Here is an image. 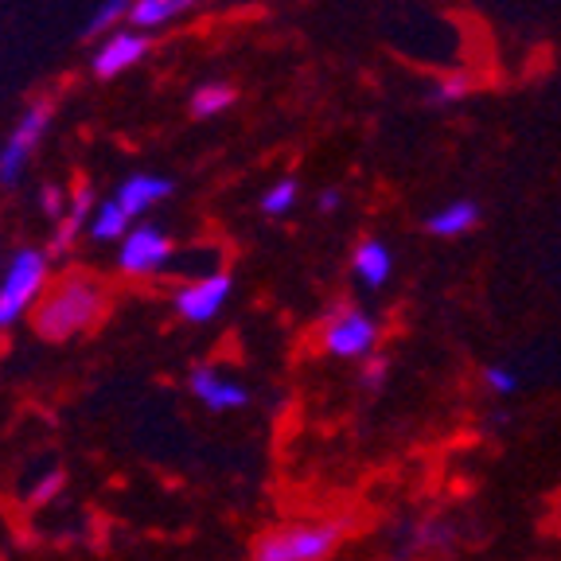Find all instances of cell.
<instances>
[{
  "label": "cell",
  "mask_w": 561,
  "mask_h": 561,
  "mask_svg": "<svg viewBox=\"0 0 561 561\" xmlns=\"http://www.w3.org/2000/svg\"><path fill=\"white\" fill-rule=\"evenodd\" d=\"M105 312H110V285L90 270H62L51 277L27 324L39 340L67 343L75 335L94 332Z\"/></svg>",
  "instance_id": "obj_1"
},
{
  "label": "cell",
  "mask_w": 561,
  "mask_h": 561,
  "mask_svg": "<svg viewBox=\"0 0 561 561\" xmlns=\"http://www.w3.org/2000/svg\"><path fill=\"white\" fill-rule=\"evenodd\" d=\"M51 250L39 245H16L0 265V332L32 320L47 285H51Z\"/></svg>",
  "instance_id": "obj_2"
},
{
  "label": "cell",
  "mask_w": 561,
  "mask_h": 561,
  "mask_svg": "<svg viewBox=\"0 0 561 561\" xmlns=\"http://www.w3.org/2000/svg\"><path fill=\"white\" fill-rule=\"evenodd\" d=\"M343 542V523L305 518V523L270 526L254 542V561H332Z\"/></svg>",
  "instance_id": "obj_3"
},
{
  "label": "cell",
  "mask_w": 561,
  "mask_h": 561,
  "mask_svg": "<svg viewBox=\"0 0 561 561\" xmlns=\"http://www.w3.org/2000/svg\"><path fill=\"white\" fill-rule=\"evenodd\" d=\"M378 340H382V328L378 320L359 305H340L324 316L320 324V347L343 363H367L378 355Z\"/></svg>",
  "instance_id": "obj_4"
},
{
  "label": "cell",
  "mask_w": 561,
  "mask_h": 561,
  "mask_svg": "<svg viewBox=\"0 0 561 561\" xmlns=\"http://www.w3.org/2000/svg\"><path fill=\"white\" fill-rule=\"evenodd\" d=\"M117 273L125 280H152L164 277L175 262V242L157 222H133L129 234L117 242Z\"/></svg>",
  "instance_id": "obj_5"
},
{
  "label": "cell",
  "mask_w": 561,
  "mask_h": 561,
  "mask_svg": "<svg viewBox=\"0 0 561 561\" xmlns=\"http://www.w3.org/2000/svg\"><path fill=\"white\" fill-rule=\"evenodd\" d=\"M47 125H51V102L47 98L27 105L24 114H20V122L12 125V133L0 145V187L4 192H12L24 180L35 149H39V140L47 137Z\"/></svg>",
  "instance_id": "obj_6"
},
{
  "label": "cell",
  "mask_w": 561,
  "mask_h": 561,
  "mask_svg": "<svg viewBox=\"0 0 561 561\" xmlns=\"http://www.w3.org/2000/svg\"><path fill=\"white\" fill-rule=\"evenodd\" d=\"M230 293H234V280L227 270H207L195 273L192 280L175 285L172 308L184 324H215L230 305Z\"/></svg>",
  "instance_id": "obj_7"
},
{
  "label": "cell",
  "mask_w": 561,
  "mask_h": 561,
  "mask_svg": "<svg viewBox=\"0 0 561 561\" xmlns=\"http://www.w3.org/2000/svg\"><path fill=\"white\" fill-rule=\"evenodd\" d=\"M145 55H149V35L125 24L105 35V39H98L94 55H90V70H94L98 79H117V75L137 67Z\"/></svg>",
  "instance_id": "obj_8"
},
{
  "label": "cell",
  "mask_w": 561,
  "mask_h": 561,
  "mask_svg": "<svg viewBox=\"0 0 561 561\" xmlns=\"http://www.w3.org/2000/svg\"><path fill=\"white\" fill-rule=\"evenodd\" d=\"M187 390L195 394V402L207 405L215 413H234L250 405V390H245L238 378L222 375L219 367H210V363H199L187 378Z\"/></svg>",
  "instance_id": "obj_9"
},
{
  "label": "cell",
  "mask_w": 561,
  "mask_h": 561,
  "mask_svg": "<svg viewBox=\"0 0 561 561\" xmlns=\"http://www.w3.org/2000/svg\"><path fill=\"white\" fill-rule=\"evenodd\" d=\"M98 203H102V199H98L94 187H90L87 180L70 187L67 215H62V219L55 222V230H51V254H67V250H75V242H79V238L90 230V219H94Z\"/></svg>",
  "instance_id": "obj_10"
},
{
  "label": "cell",
  "mask_w": 561,
  "mask_h": 561,
  "mask_svg": "<svg viewBox=\"0 0 561 561\" xmlns=\"http://www.w3.org/2000/svg\"><path fill=\"white\" fill-rule=\"evenodd\" d=\"M168 195H172V180H168V175L133 172V175H125L122 184H117L114 199H117V207H122L125 215L137 222L140 215H149L152 207H160Z\"/></svg>",
  "instance_id": "obj_11"
},
{
  "label": "cell",
  "mask_w": 561,
  "mask_h": 561,
  "mask_svg": "<svg viewBox=\"0 0 561 561\" xmlns=\"http://www.w3.org/2000/svg\"><path fill=\"white\" fill-rule=\"evenodd\" d=\"M351 273L359 280L363 289H386L390 277H394V254H390V245L382 238H363L355 245V254H351Z\"/></svg>",
  "instance_id": "obj_12"
},
{
  "label": "cell",
  "mask_w": 561,
  "mask_h": 561,
  "mask_svg": "<svg viewBox=\"0 0 561 561\" xmlns=\"http://www.w3.org/2000/svg\"><path fill=\"white\" fill-rule=\"evenodd\" d=\"M195 4H199V0H133L129 27H137V32H145V35L160 32V27L184 20Z\"/></svg>",
  "instance_id": "obj_13"
},
{
  "label": "cell",
  "mask_w": 561,
  "mask_h": 561,
  "mask_svg": "<svg viewBox=\"0 0 561 561\" xmlns=\"http://www.w3.org/2000/svg\"><path fill=\"white\" fill-rule=\"evenodd\" d=\"M476 222H480V207L472 199H453L433 210L425 219V230L437 238H465L468 230H476Z\"/></svg>",
  "instance_id": "obj_14"
},
{
  "label": "cell",
  "mask_w": 561,
  "mask_h": 561,
  "mask_svg": "<svg viewBox=\"0 0 561 561\" xmlns=\"http://www.w3.org/2000/svg\"><path fill=\"white\" fill-rule=\"evenodd\" d=\"M133 230V219L125 215L122 207H117V199L110 195V199H102L94 207V219H90V230L87 234L94 238V242H122L125 234Z\"/></svg>",
  "instance_id": "obj_15"
},
{
  "label": "cell",
  "mask_w": 561,
  "mask_h": 561,
  "mask_svg": "<svg viewBox=\"0 0 561 561\" xmlns=\"http://www.w3.org/2000/svg\"><path fill=\"white\" fill-rule=\"evenodd\" d=\"M238 90L230 82H199L192 90V114L195 117H219L234 105Z\"/></svg>",
  "instance_id": "obj_16"
},
{
  "label": "cell",
  "mask_w": 561,
  "mask_h": 561,
  "mask_svg": "<svg viewBox=\"0 0 561 561\" xmlns=\"http://www.w3.org/2000/svg\"><path fill=\"white\" fill-rule=\"evenodd\" d=\"M300 203V184L293 180V175H285V180H277V184L265 187L262 195V215L265 219H285V215H293V207Z\"/></svg>",
  "instance_id": "obj_17"
},
{
  "label": "cell",
  "mask_w": 561,
  "mask_h": 561,
  "mask_svg": "<svg viewBox=\"0 0 561 561\" xmlns=\"http://www.w3.org/2000/svg\"><path fill=\"white\" fill-rule=\"evenodd\" d=\"M129 9H133V0H102V4L90 12L87 35H98V39H105L110 32L125 27V24H129Z\"/></svg>",
  "instance_id": "obj_18"
},
{
  "label": "cell",
  "mask_w": 561,
  "mask_h": 561,
  "mask_svg": "<svg viewBox=\"0 0 561 561\" xmlns=\"http://www.w3.org/2000/svg\"><path fill=\"white\" fill-rule=\"evenodd\" d=\"M62 488H67V476H62V468H47V472H39L24 488V503H27V507H47V503L59 500Z\"/></svg>",
  "instance_id": "obj_19"
},
{
  "label": "cell",
  "mask_w": 561,
  "mask_h": 561,
  "mask_svg": "<svg viewBox=\"0 0 561 561\" xmlns=\"http://www.w3.org/2000/svg\"><path fill=\"white\" fill-rule=\"evenodd\" d=\"M468 94H472V75H465V70H453V75H445V79H437L430 87L433 105H456L465 102Z\"/></svg>",
  "instance_id": "obj_20"
},
{
  "label": "cell",
  "mask_w": 561,
  "mask_h": 561,
  "mask_svg": "<svg viewBox=\"0 0 561 561\" xmlns=\"http://www.w3.org/2000/svg\"><path fill=\"white\" fill-rule=\"evenodd\" d=\"M483 386H488L491 398H515L518 394V370L507 363H491L483 367Z\"/></svg>",
  "instance_id": "obj_21"
},
{
  "label": "cell",
  "mask_w": 561,
  "mask_h": 561,
  "mask_svg": "<svg viewBox=\"0 0 561 561\" xmlns=\"http://www.w3.org/2000/svg\"><path fill=\"white\" fill-rule=\"evenodd\" d=\"M67 203H70V192H62L59 184H44V187H39V210H44L51 222H59L62 215H67Z\"/></svg>",
  "instance_id": "obj_22"
},
{
  "label": "cell",
  "mask_w": 561,
  "mask_h": 561,
  "mask_svg": "<svg viewBox=\"0 0 561 561\" xmlns=\"http://www.w3.org/2000/svg\"><path fill=\"white\" fill-rule=\"evenodd\" d=\"M386 359L382 355H375V359H367L363 363V386H367V390H382V382H386Z\"/></svg>",
  "instance_id": "obj_23"
},
{
  "label": "cell",
  "mask_w": 561,
  "mask_h": 561,
  "mask_svg": "<svg viewBox=\"0 0 561 561\" xmlns=\"http://www.w3.org/2000/svg\"><path fill=\"white\" fill-rule=\"evenodd\" d=\"M316 207H320V215H335V210L343 207V192H335V187H324V192L316 195Z\"/></svg>",
  "instance_id": "obj_24"
},
{
  "label": "cell",
  "mask_w": 561,
  "mask_h": 561,
  "mask_svg": "<svg viewBox=\"0 0 561 561\" xmlns=\"http://www.w3.org/2000/svg\"><path fill=\"white\" fill-rule=\"evenodd\" d=\"M0 265H4V262H0Z\"/></svg>",
  "instance_id": "obj_25"
}]
</instances>
